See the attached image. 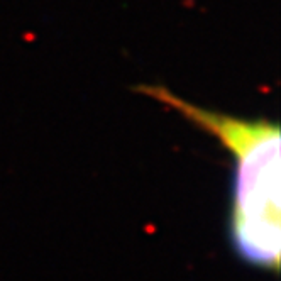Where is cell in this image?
Returning a JSON list of instances; mask_svg holds the SVG:
<instances>
[{"mask_svg":"<svg viewBox=\"0 0 281 281\" xmlns=\"http://www.w3.org/2000/svg\"><path fill=\"white\" fill-rule=\"evenodd\" d=\"M137 90L176 110L198 129L214 136L231 152L234 158L231 241L244 261L278 271L281 254V161L276 122L212 112L158 85H142Z\"/></svg>","mask_w":281,"mask_h":281,"instance_id":"obj_1","label":"cell"}]
</instances>
